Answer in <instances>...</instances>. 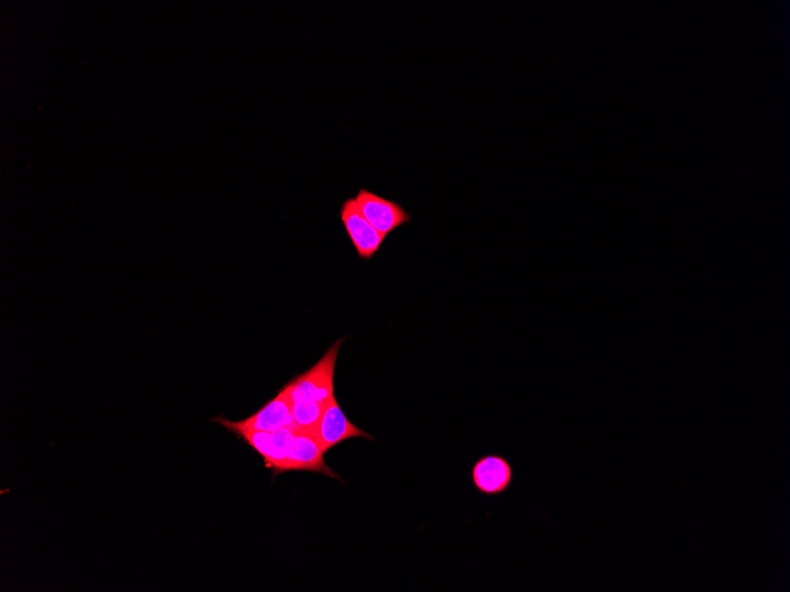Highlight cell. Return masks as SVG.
Segmentation results:
<instances>
[{"mask_svg":"<svg viewBox=\"0 0 790 592\" xmlns=\"http://www.w3.org/2000/svg\"><path fill=\"white\" fill-rule=\"evenodd\" d=\"M213 421L222 424L230 432L234 430H249L274 433L296 425L291 396L284 387L276 397L272 398V400L248 419L235 422L220 417L213 419Z\"/></svg>","mask_w":790,"mask_h":592,"instance_id":"cell-3","label":"cell"},{"mask_svg":"<svg viewBox=\"0 0 790 592\" xmlns=\"http://www.w3.org/2000/svg\"><path fill=\"white\" fill-rule=\"evenodd\" d=\"M358 208L375 230L385 237L398 227L410 223L411 215L402 205L377 196L375 193L361 188L356 198Z\"/></svg>","mask_w":790,"mask_h":592,"instance_id":"cell-4","label":"cell"},{"mask_svg":"<svg viewBox=\"0 0 790 592\" xmlns=\"http://www.w3.org/2000/svg\"><path fill=\"white\" fill-rule=\"evenodd\" d=\"M314 435L323 454L353 437H365L374 442L372 435L348 420L336 397L324 408Z\"/></svg>","mask_w":790,"mask_h":592,"instance_id":"cell-6","label":"cell"},{"mask_svg":"<svg viewBox=\"0 0 790 592\" xmlns=\"http://www.w3.org/2000/svg\"><path fill=\"white\" fill-rule=\"evenodd\" d=\"M342 220L348 237L356 247L359 258L372 260L383 246L386 237L375 230L360 212L354 198L342 206Z\"/></svg>","mask_w":790,"mask_h":592,"instance_id":"cell-7","label":"cell"},{"mask_svg":"<svg viewBox=\"0 0 790 592\" xmlns=\"http://www.w3.org/2000/svg\"><path fill=\"white\" fill-rule=\"evenodd\" d=\"M471 481L476 491L485 497H498L513 484L511 464L497 454H487L474 461L471 468Z\"/></svg>","mask_w":790,"mask_h":592,"instance_id":"cell-5","label":"cell"},{"mask_svg":"<svg viewBox=\"0 0 790 592\" xmlns=\"http://www.w3.org/2000/svg\"><path fill=\"white\" fill-rule=\"evenodd\" d=\"M264 459L274 477L289 471L318 472L343 481L325 464L314 432L293 425L279 432L231 431Z\"/></svg>","mask_w":790,"mask_h":592,"instance_id":"cell-1","label":"cell"},{"mask_svg":"<svg viewBox=\"0 0 790 592\" xmlns=\"http://www.w3.org/2000/svg\"><path fill=\"white\" fill-rule=\"evenodd\" d=\"M344 341H336L314 367L284 385L291 396L295 424L301 429L314 432L324 408L335 397V367Z\"/></svg>","mask_w":790,"mask_h":592,"instance_id":"cell-2","label":"cell"}]
</instances>
